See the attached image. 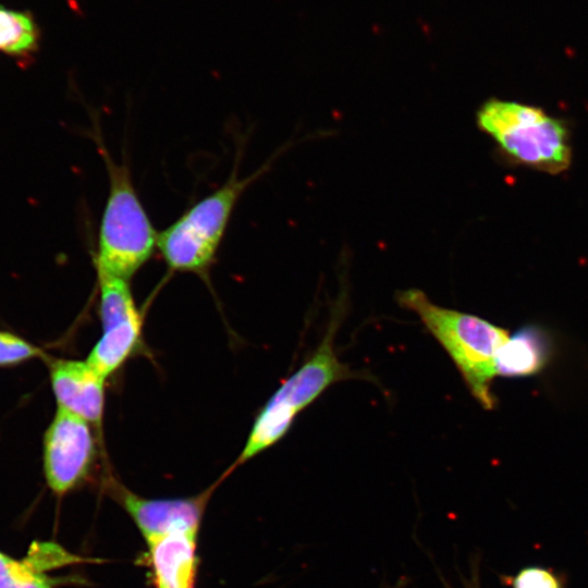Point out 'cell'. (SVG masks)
Wrapping results in <instances>:
<instances>
[{
	"mask_svg": "<svg viewBox=\"0 0 588 588\" xmlns=\"http://www.w3.org/2000/svg\"><path fill=\"white\" fill-rule=\"evenodd\" d=\"M477 125L517 164L550 174L560 173L571 164L567 125L541 108L493 98L477 111Z\"/></svg>",
	"mask_w": 588,
	"mask_h": 588,
	"instance_id": "cell-4",
	"label": "cell"
},
{
	"mask_svg": "<svg viewBox=\"0 0 588 588\" xmlns=\"http://www.w3.org/2000/svg\"><path fill=\"white\" fill-rule=\"evenodd\" d=\"M396 299L420 318L446 351L474 397L491 409L497 356L509 339L507 332L480 317L439 306L418 289L401 291Z\"/></svg>",
	"mask_w": 588,
	"mask_h": 588,
	"instance_id": "cell-2",
	"label": "cell"
},
{
	"mask_svg": "<svg viewBox=\"0 0 588 588\" xmlns=\"http://www.w3.org/2000/svg\"><path fill=\"white\" fill-rule=\"evenodd\" d=\"M549 345L544 333L538 328L519 330L500 348L497 356V375L523 377L539 371L548 360Z\"/></svg>",
	"mask_w": 588,
	"mask_h": 588,
	"instance_id": "cell-11",
	"label": "cell"
},
{
	"mask_svg": "<svg viewBox=\"0 0 588 588\" xmlns=\"http://www.w3.org/2000/svg\"><path fill=\"white\" fill-rule=\"evenodd\" d=\"M102 332L87 363L105 379L119 370L135 353L142 339L140 314L101 323Z\"/></svg>",
	"mask_w": 588,
	"mask_h": 588,
	"instance_id": "cell-10",
	"label": "cell"
},
{
	"mask_svg": "<svg viewBox=\"0 0 588 588\" xmlns=\"http://www.w3.org/2000/svg\"><path fill=\"white\" fill-rule=\"evenodd\" d=\"M49 380L58 408L85 421L102 436L105 382L87 360L48 357Z\"/></svg>",
	"mask_w": 588,
	"mask_h": 588,
	"instance_id": "cell-8",
	"label": "cell"
},
{
	"mask_svg": "<svg viewBox=\"0 0 588 588\" xmlns=\"http://www.w3.org/2000/svg\"><path fill=\"white\" fill-rule=\"evenodd\" d=\"M224 477L196 495L169 499L140 497L124 487L111 474H107L105 483L107 491L123 506L148 542L173 531H198L207 504Z\"/></svg>",
	"mask_w": 588,
	"mask_h": 588,
	"instance_id": "cell-7",
	"label": "cell"
},
{
	"mask_svg": "<svg viewBox=\"0 0 588 588\" xmlns=\"http://www.w3.org/2000/svg\"><path fill=\"white\" fill-rule=\"evenodd\" d=\"M35 358H47L45 352L23 336L0 329V368H12Z\"/></svg>",
	"mask_w": 588,
	"mask_h": 588,
	"instance_id": "cell-14",
	"label": "cell"
},
{
	"mask_svg": "<svg viewBox=\"0 0 588 588\" xmlns=\"http://www.w3.org/2000/svg\"><path fill=\"white\" fill-rule=\"evenodd\" d=\"M197 530L173 531L147 542L156 588H194Z\"/></svg>",
	"mask_w": 588,
	"mask_h": 588,
	"instance_id": "cell-9",
	"label": "cell"
},
{
	"mask_svg": "<svg viewBox=\"0 0 588 588\" xmlns=\"http://www.w3.org/2000/svg\"><path fill=\"white\" fill-rule=\"evenodd\" d=\"M511 588H565V580L552 569L528 566L506 579Z\"/></svg>",
	"mask_w": 588,
	"mask_h": 588,
	"instance_id": "cell-15",
	"label": "cell"
},
{
	"mask_svg": "<svg viewBox=\"0 0 588 588\" xmlns=\"http://www.w3.org/2000/svg\"><path fill=\"white\" fill-rule=\"evenodd\" d=\"M267 169L268 164L249 176L240 177L234 168L219 188L158 232L157 250L170 270L208 274L237 201Z\"/></svg>",
	"mask_w": 588,
	"mask_h": 588,
	"instance_id": "cell-5",
	"label": "cell"
},
{
	"mask_svg": "<svg viewBox=\"0 0 588 588\" xmlns=\"http://www.w3.org/2000/svg\"><path fill=\"white\" fill-rule=\"evenodd\" d=\"M463 588H481L477 561L471 564L470 576L463 579Z\"/></svg>",
	"mask_w": 588,
	"mask_h": 588,
	"instance_id": "cell-16",
	"label": "cell"
},
{
	"mask_svg": "<svg viewBox=\"0 0 588 588\" xmlns=\"http://www.w3.org/2000/svg\"><path fill=\"white\" fill-rule=\"evenodd\" d=\"M345 291L331 309L326 333L309 358L272 394L258 413L242 452L231 471L274 445L290 430L299 412L310 405L332 384L354 378H365L341 363L334 350V339L346 309Z\"/></svg>",
	"mask_w": 588,
	"mask_h": 588,
	"instance_id": "cell-1",
	"label": "cell"
},
{
	"mask_svg": "<svg viewBox=\"0 0 588 588\" xmlns=\"http://www.w3.org/2000/svg\"><path fill=\"white\" fill-rule=\"evenodd\" d=\"M100 442L95 429L84 419L57 408L42 441V464L47 486L64 495L89 476Z\"/></svg>",
	"mask_w": 588,
	"mask_h": 588,
	"instance_id": "cell-6",
	"label": "cell"
},
{
	"mask_svg": "<svg viewBox=\"0 0 588 588\" xmlns=\"http://www.w3.org/2000/svg\"><path fill=\"white\" fill-rule=\"evenodd\" d=\"M56 584L28 555L16 560L0 551V588H54Z\"/></svg>",
	"mask_w": 588,
	"mask_h": 588,
	"instance_id": "cell-13",
	"label": "cell"
},
{
	"mask_svg": "<svg viewBox=\"0 0 588 588\" xmlns=\"http://www.w3.org/2000/svg\"><path fill=\"white\" fill-rule=\"evenodd\" d=\"M96 142L109 189L94 265L96 269L131 280L157 249L158 232L138 197L127 163H117L99 136Z\"/></svg>",
	"mask_w": 588,
	"mask_h": 588,
	"instance_id": "cell-3",
	"label": "cell"
},
{
	"mask_svg": "<svg viewBox=\"0 0 588 588\" xmlns=\"http://www.w3.org/2000/svg\"><path fill=\"white\" fill-rule=\"evenodd\" d=\"M40 28L29 11L0 4V52L14 58L24 68L38 52Z\"/></svg>",
	"mask_w": 588,
	"mask_h": 588,
	"instance_id": "cell-12",
	"label": "cell"
}]
</instances>
